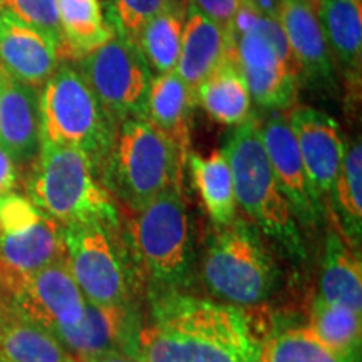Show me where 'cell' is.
I'll list each match as a JSON object with an SVG mask.
<instances>
[{
	"label": "cell",
	"instance_id": "5bb4252c",
	"mask_svg": "<svg viewBox=\"0 0 362 362\" xmlns=\"http://www.w3.org/2000/svg\"><path fill=\"white\" fill-rule=\"evenodd\" d=\"M141 312L134 304L101 305L86 300L84 315L74 327L54 334L78 362L94 356L123 352L133 356Z\"/></svg>",
	"mask_w": 362,
	"mask_h": 362
},
{
	"label": "cell",
	"instance_id": "277c9868",
	"mask_svg": "<svg viewBox=\"0 0 362 362\" xmlns=\"http://www.w3.org/2000/svg\"><path fill=\"white\" fill-rule=\"evenodd\" d=\"M185 161L187 156L173 139L151 121L128 117L116 126L99 176L107 192L134 214L170 187L181 185Z\"/></svg>",
	"mask_w": 362,
	"mask_h": 362
},
{
	"label": "cell",
	"instance_id": "4dcf8cb0",
	"mask_svg": "<svg viewBox=\"0 0 362 362\" xmlns=\"http://www.w3.org/2000/svg\"><path fill=\"white\" fill-rule=\"evenodd\" d=\"M112 30L124 37L138 39L149 21L170 8H185V0H107Z\"/></svg>",
	"mask_w": 362,
	"mask_h": 362
},
{
	"label": "cell",
	"instance_id": "7a4b0ae2",
	"mask_svg": "<svg viewBox=\"0 0 362 362\" xmlns=\"http://www.w3.org/2000/svg\"><path fill=\"white\" fill-rule=\"evenodd\" d=\"M27 198L59 225L106 223L121 226L115 197L98 166L78 148L40 141L25 181Z\"/></svg>",
	"mask_w": 362,
	"mask_h": 362
},
{
	"label": "cell",
	"instance_id": "484cf974",
	"mask_svg": "<svg viewBox=\"0 0 362 362\" xmlns=\"http://www.w3.org/2000/svg\"><path fill=\"white\" fill-rule=\"evenodd\" d=\"M62 44L61 56L84 57L107 42L115 30L104 19L99 0H57Z\"/></svg>",
	"mask_w": 362,
	"mask_h": 362
},
{
	"label": "cell",
	"instance_id": "e0dca14e",
	"mask_svg": "<svg viewBox=\"0 0 362 362\" xmlns=\"http://www.w3.org/2000/svg\"><path fill=\"white\" fill-rule=\"evenodd\" d=\"M0 64L13 79L39 88L57 69V45L0 7Z\"/></svg>",
	"mask_w": 362,
	"mask_h": 362
},
{
	"label": "cell",
	"instance_id": "52a82bcc",
	"mask_svg": "<svg viewBox=\"0 0 362 362\" xmlns=\"http://www.w3.org/2000/svg\"><path fill=\"white\" fill-rule=\"evenodd\" d=\"M203 260V282L226 304L252 307L267 300L277 282V267L259 228L235 218L220 226Z\"/></svg>",
	"mask_w": 362,
	"mask_h": 362
},
{
	"label": "cell",
	"instance_id": "d6a6232c",
	"mask_svg": "<svg viewBox=\"0 0 362 362\" xmlns=\"http://www.w3.org/2000/svg\"><path fill=\"white\" fill-rule=\"evenodd\" d=\"M189 2H192V6L197 8V11H200L203 16H206L210 21H214L226 34V37H228L232 45H235L232 39V24L242 0H189Z\"/></svg>",
	"mask_w": 362,
	"mask_h": 362
},
{
	"label": "cell",
	"instance_id": "cb8c5ba5",
	"mask_svg": "<svg viewBox=\"0 0 362 362\" xmlns=\"http://www.w3.org/2000/svg\"><path fill=\"white\" fill-rule=\"evenodd\" d=\"M187 161L194 188L211 221L218 226L232 223L237 218V200L225 149H215L210 156L188 153Z\"/></svg>",
	"mask_w": 362,
	"mask_h": 362
},
{
	"label": "cell",
	"instance_id": "7402d4cb",
	"mask_svg": "<svg viewBox=\"0 0 362 362\" xmlns=\"http://www.w3.org/2000/svg\"><path fill=\"white\" fill-rule=\"evenodd\" d=\"M319 297L362 314V267L359 252L342 235L330 230L325 237Z\"/></svg>",
	"mask_w": 362,
	"mask_h": 362
},
{
	"label": "cell",
	"instance_id": "8fae6325",
	"mask_svg": "<svg viewBox=\"0 0 362 362\" xmlns=\"http://www.w3.org/2000/svg\"><path fill=\"white\" fill-rule=\"evenodd\" d=\"M2 310L56 334L81 322L86 298L67 269L66 259L21 279L0 293Z\"/></svg>",
	"mask_w": 362,
	"mask_h": 362
},
{
	"label": "cell",
	"instance_id": "d4e9b609",
	"mask_svg": "<svg viewBox=\"0 0 362 362\" xmlns=\"http://www.w3.org/2000/svg\"><path fill=\"white\" fill-rule=\"evenodd\" d=\"M0 362H78L52 332L0 310Z\"/></svg>",
	"mask_w": 362,
	"mask_h": 362
},
{
	"label": "cell",
	"instance_id": "4316f807",
	"mask_svg": "<svg viewBox=\"0 0 362 362\" xmlns=\"http://www.w3.org/2000/svg\"><path fill=\"white\" fill-rule=\"evenodd\" d=\"M329 198L342 238L359 252L362 240V146L359 139L344 155Z\"/></svg>",
	"mask_w": 362,
	"mask_h": 362
},
{
	"label": "cell",
	"instance_id": "ac0fdd59",
	"mask_svg": "<svg viewBox=\"0 0 362 362\" xmlns=\"http://www.w3.org/2000/svg\"><path fill=\"white\" fill-rule=\"evenodd\" d=\"M0 146L17 165H30L40 148L39 96L0 64Z\"/></svg>",
	"mask_w": 362,
	"mask_h": 362
},
{
	"label": "cell",
	"instance_id": "5b68a950",
	"mask_svg": "<svg viewBox=\"0 0 362 362\" xmlns=\"http://www.w3.org/2000/svg\"><path fill=\"white\" fill-rule=\"evenodd\" d=\"M255 117L238 126L223 148L232 171L237 206L257 228L274 238L292 259L304 260V240L291 206L280 192L267 158Z\"/></svg>",
	"mask_w": 362,
	"mask_h": 362
},
{
	"label": "cell",
	"instance_id": "6da1fadb",
	"mask_svg": "<svg viewBox=\"0 0 362 362\" xmlns=\"http://www.w3.org/2000/svg\"><path fill=\"white\" fill-rule=\"evenodd\" d=\"M148 298L133 346L139 362H259L265 337L247 307L183 292Z\"/></svg>",
	"mask_w": 362,
	"mask_h": 362
},
{
	"label": "cell",
	"instance_id": "8d00e7d4",
	"mask_svg": "<svg viewBox=\"0 0 362 362\" xmlns=\"http://www.w3.org/2000/svg\"><path fill=\"white\" fill-rule=\"evenodd\" d=\"M250 2H253V4H257V2H264V0H250Z\"/></svg>",
	"mask_w": 362,
	"mask_h": 362
},
{
	"label": "cell",
	"instance_id": "83f0119b",
	"mask_svg": "<svg viewBox=\"0 0 362 362\" xmlns=\"http://www.w3.org/2000/svg\"><path fill=\"white\" fill-rule=\"evenodd\" d=\"M330 351L346 357L361 359L362 314L344 305L329 304L315 296L309 310L307 325Z\"/></svg>",
	"mask_w": 362,
	"mask_h": 362
},
{
	"label": "cell",
	"instance_id": "d6986e66",
	"mask_svg": "<svg viewBox=\"0 0 362 362\" xmlns=\"http://www.w3.org/2000/svg\"><path fill=\"white\" fill-rule=\"evenodd\" d=\"M233 47L235 45L214 21L193 6L188 7L176 72L193 98L203 81L228 57Z\"/></svg>",
	"mask_w": 362,
	"mask_h": 362
},
{
	"label": "cell",
	"instance_id": "f546056e",
	"mask_svg": "<svg viewBox=\"0 0 362 362\" xmlns=\"http://www.w3.org/2000/svg\"><path fill=\"white\" fill-rule=\"evenodd\" d=\"M259 362H361V359L330 351L307 325H297L265 337Z\"/></svg>",
	"mask_w": 362,
	"mask_h": 362
},
{
	"label": "cell",
	"instance_id": "ffe728a7",
	"mask_svg": "<svg viewBox=\"0 0 362 362\" xmlns=\"http://www.w3.org/2000/svg\"><path fill=\"white\" fill-rule=\"evenodd\" d=\"M235 47L197 89L194 99L216 123L240 126L252 117V98L233 57Z\"/></svg>",
	"mask_w": 362,
	"mask_h": 362
},
{
	"label": "cell",
	"instance_id": "1f68e13d",
	"mask_svg": "<svg viewBox=\"0 0 362 362\" xmlns=\"http://www.w3.org/2000/svg\"><path fill=\"white\" fill-rule=\"evenodd\" d=\"M2 7L51 39L57 45V51H61L62 34L57 0H2Z\"/></svg>",
	"mask_w": 362,
	"mask_h": 362
},
{
	"label": "cell",
	"instance_id": "74e56055",
	"mask_svg": "<svg viewBox=\"0 0 362 362\" xmlns=\"http://www.w3.org/2000/svg\"><path fill=\"white\" fill-rule=\"evenodd\" d=\"M0 310H2V300H0Z\"/></svg>",
	"mask_w": 362,
	"mask_h": 362
},
{
	"label": "cell",
	"instance_id": "3957f363",
	"mask_svg": "<svg viewBox=\"0 0 362 362\" xmlns=\"http://www.w3.org/2000/svg\"><path fill=\"white\" fill-rule=\"evenodd\" d=\"M123 238L148 297L181 292L192 274V237L181 185H173L134 211Z\"/></svg>",
	"mask_w": 362,
	"mask_h": 362
},
{
	"label": "cell",
	"instance_id": "9c48e42d",
	"mask_svg": "<svg viewBox=\"0 0 362 362\" xmlns=\"http://www.w3.org/2000/svg\"><path fill=\"white\" fill-rule=\"evenodd\" d=\"M64 259V226L24 194L0 198V293L27 275Z\"/></svg>",
	"mask_w": 362,
	"mask_h": 362
},
{
	"label": "cell",
	"instance_id": "f35d334b",
	"mask_svg": "<svg viewBox=\"0 0 362 362\" xmlns=\"http://www.w3.org/2000/svg\"><path fill=\"white\" fill-rule=\"evenodd\" d=\"M0 7H2V0H0Z\"/></svg>",
	"mask_w": 362,
	"mask_h": 362
},
{
	"label": "cell",
	"instance_id": "30bf717a",
	"mask_svg": "<svg viewBox=\"0 0 362 362\" xmlns=\"http://www.w3.org/2000/svg\"><path fill=\"white\" fill-rule=\"evenodd\" d=\"M86 83L115 123L146 116L153 71L136 40L116 34L79 59Z\"/></svg>",
	"mask_w": 362,
	"mask_h": 362
},
{
	"label": "cell",
	"instance_id": "44dd1931",
	"mask_svg": "<svg viewBox=\"0 0 362 362\" xmlns=\"http://www.w3.org/2000/svg\"><path fill=\"white\" fill-rule=\"evenodd\" d=\"M194 104L197 101L176 69L151 79L144 117L168 134L185 156H188L189 119Z\"/></svg>",
	"mask_w": 362,
	"mask_h": 362
},
{
	"label": "cell",
	"instance_id": "2e32d148",
	"mask_svg": "<svg viewBox=\"0 0 362 362\" xmlns=\"http://www.w3.org/2000/svg\"><path fill=\"white\" fill-rule=\"evenodd\" d=\"M277 21L282 27L298 72L314 88H332L336 67L315 6L309 0H280Z\"/></svg>",
	"mask_w": 362,
	"mask_h": 362
},
{
	"label": "cell",
	"instance_id": "f1b7e54d",
	"mask_svg": "<svg viewBox=\"0 0 362 362\" xmlns=\"http://www.w3.org/2000/svg\"><path fill=\"white\" fill-rule=\"evenodd\" d=\"M187 11L170 8L149 21L136 39L149 69L158 74L175 71L178 66L181 37Z\"/></svg>",
	"mask_w": 362,
	"mask_h": 362
},
{
	"label": "cell",
	"instance_id": "8992f818",
	"mask_svg": "<svg viewBox=\"0 0 362 362\" xmlns=\"http://www.w3.org/2000/svg\"><path fill=\"white\" fill-rule=\"evenodd\" d=\"M116 126L74 67L57 66L44 83L39 96L40 141L81 149L99 171Z\"/></svg>",
	"mask_w": 362,
	"mask_h": 362
},
{
	"label": "cell",
	"instance_id": "e575fe53",
	"mask_svg": "<svg viewBox=\"0 0 362 362\" xmlns=\"http://www.w3.org/2000/svg\"><path fill=\"white\" fill-rule=\"evenodd\" d=\"M81 362H139V361L129 354H123V352H111V354L89 357V359H84Z\"/></svg>",
	"mask_w": 362,
	"mask_h": 362
},
{
	"label": "cell",
	"instance_id": "9a60e30c",
	"mask_svg": "<svg viewBox=\"0 0 362 362\" xmlns=\"http://www.w3.org/2000/svg\"><path fill=\"white\" fill-rule=\"evenodd\" d=\"M262 141L280 192L300 223L314 226L322 220V205L312 197L296 138L282 111H272L260 126Z\"/></svg>",
	"mask_w": 362,
	"mask_h": 362
},
{
	"label": "cell",
	"instance_id": "836d02e7",
	"mask_svg": "<svg viewBox=\"0 0 362 362\" xmlns=\"http://www.w3.org/2000/svg\"><path fill=\"white\" fill-rule=\"evenodd\" d=\"M19 185V165L0 146V198L16 193Z\"/></svg>",
	"mask_w": 362,
	"mask_h": 362
},
{
	"label": "cell",
	"instance_id": "4fadbf2b",
	"mask_svg": "<svg viewBox=\"0 0 362 362\" xmlns=\"http://www.w3.org/2000/svg\"><path fill=\"white\" fill-rule=\"evenodd\" d=\"M233 57L257 106L284 112L296 103L300 81L298 69L287 64L260 33L255 30L238 37Z\"/></svg>",
	"mask_w": 362,
	"mask_h": 362
},
{
	"label": "cell",
	"instance_id": "7c38bea8",
	"mask_svg": "<svg viewBox=\"0 0 362 362\" xmlns=\"http://www.w3.org/2000/svg\"><path fill=\"white\" fill-rule=\"evenodd\" d=\"M287 119L300 153L312 197L322 205L336 183L346 155L341 128L327 112L309 106L293 107Z\"/></svg>",
	"mask_w": 362,
	"mask_h": 362
},
{
	"label": "cell",
	"instance_id": "603a6c76",
	"mask_svg": "<svg viewBox=\"0 0 362 362\" xmlns=\"http://www.w3.org/2000/svg\"><path fill=\"white\" fill-rule=\"evenodd\" d=\"M317 19L322 27L330 54L351 78L359 81L362 59L361 0H319Z\"/></svg>",
	"mask_w": 362,
	"mask_h": 362
},
{
	"label": "cell",
	"instance_id": "d590c367",
	"mask_svg": "<svg viewBox=\"0 0 362 362\" xmlns=\"http://www.w3.org/2000/svg\"><path fill=\"white\" fill-rule=\"evenodd\" d=\"M309 2L312 4V6H315V4H317V2H319V0H309Z\"/></svg>",
	"mask_w": 362,
	"mask_h": 362
},
{
	"label": "cell",
	"instance_id": "ba28073f",
	"mask_svg": "<svg viewBox=\"0 0 362 362\" xmlns=\"http://www.w3.org/2000/svg\"><path fill=\"white\" fill-rule=\"evenodd\" d=\"M64 243L67 269L86 300L101 305L134 304L139 282L121 226H66Z\"/></svg>",
	"mask_w": 362,
	"mask_h": 362
}]
</instances>
